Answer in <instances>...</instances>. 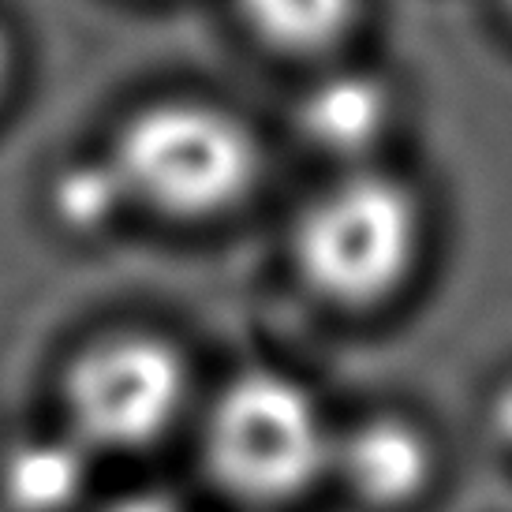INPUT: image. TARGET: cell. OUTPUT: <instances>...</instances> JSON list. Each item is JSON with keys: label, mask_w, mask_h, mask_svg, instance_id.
Listing matches in <instances>:
<instances>
[{"label": "cell", "mask_w": 512, "mask_h": 512, "mask_svg": "<svg viewBox=\"0 0 512 512\" xmlns=\"http://www.w3.org/2000/svg\"><path fill=\"white\" fill-rule=\"evenodd\" d=\"M423 255V210L397 176L356 169L329 184L296 228V262L318 296L370 307L404 288Z\"/></svg>", "instance_id": "cell-1"}, {"label": "cell", "mask_w": 512, "mask_h": 512, "mask_svg": "<svg viewBox=\"0 0 512 512\" xmlns=\"http://www.w3.org/2000/svg\"><path fill=\"white\" fill-rule=\"evenodd\" d=\"M206 464L243 501H288L333 468V438L314 397L285 374H243L206 423Z\"/></svg>", "instance_id": "cell-2"}, {"label": "cell", "mask_w": 512, "mask_h": 512, "mask_svg": "<svg viewBox=\"0 0 512 512\" xmlns=\"http://www.w3.org/2000/svg\"><path fill=\"white\" fill-rule=\"evenodd\" d=\"M113 165L128 195L161 214L210 217L240 202L258 180V146L221 109L172 101L131 120Z\"/></svg>", "instance_id": "cell-3"}, {"label": "cell", "mask_w": 512, "mask_h": 512, "mask_svg": "<svg viewBox=\"0 0 512 512\" xmlns=\"http://www.w3.org/2000/svg\"><path fill=\"white\" fill-rule=\"evenodd\" d=\"M187 400L184 359L154 337H109L75 359L64 382L72 438L86 449H143L165 438Z\"/></svg>", "instance_id": "cell-4"}, {"label": "cell", "mask_w": 512, "mask_h": 512, "mask_svg": "<svg viewBox=\"0 0 512 512\" xmlns=\"http://www.w3.org/2000/svg\"><path fill=\"white\" fill-rule=\"evenodd\" d=\"M333 471L367 505L397 509L430 479L427 438L400 419H370L344 441H333Z\"/></svg>", "instance_id": "cell-5"}, {"label": "cell", "mask_w": 512, "mask_h": 512, "mask_svg": "<svg viewBox=\"0 0 512 512\" xmlns=\"http://www.w3.org/2000/svg\"><path fill=\"white\" fill-rule=\"evenodd\" d=\"M393 90L370 72H333L299 105L303 139L329 157L359 161L393 128Z\"/></svg>", "instance_id": "cell-6"}, {"label": "cell", "mask_w": 512, "mask_h": 512, "mask_svg": "<svg viewBox=\"0 0 512 512\" xmlns=\"http://www.w3.org/2000/svg\"><path fill=\"white\" fill-rule=\"evenodd\" d=\"M90 479L79 438H30L8 449L0 464V498L12 512H68Z\"/></svg>", "instance_id": "cell-7"}, {"label": "cell", "mask_w": 512, "mask_h": 512, "mask_svg": "<svg viewBox=\"0 0 512 512\" xmlns=\"http://www.w3.org/2000/svg\"><path fill=\"white\" fill-rule=\"evenodd\" d=\"M247 27L285 53H326L359 19V0H236Z\"/></svg>", "instance_id": "cell-8"}, {"label": "cell", "mask_w": 512, "mask_h": 512, "mask_svg": "<svg viewBox=\"0 0 512 512\" xmlns=\"http://www.w3.org/2000/svg\"><path fill=\"white\" fill-rule=\"evenodd\" d=\"M124 180L113 161H83L57 176L53 184V206L57 217L72 228H98L116 214L124 202Z\"/></svg>", "instance_id": "cell-9"}, {"label": "cell", "mask_w": 512, "mask_h": 512, "mask_svg": "<svg viewBox=\"0 0 512 512\" xmlns=\"http://www.w3.org/2000/svg\"><path fill=\"white\" fill-rule=\"evenodd\" d=\"M101 512H180V505H176L172 498H165V494H150V490H143V494H128V498L105 505Z\"/></svg>", "instance_id": "cell-10"}, {"label": "cell", "mask_w": 512, "mask_h": 512, "mask_svg": "<svg viewBox=\"0 0 512 512\" xmlns=\"http://www.w3.org/2000/svg\"><path fill=\"white\" fill-rule=\"evenodd\" d=\"M494 430H498L501 441L512 449V385L494 400Z\"/></svg>", "instance_id": "cell-11"}, {"label": "cell", "mask_w": 512, "mask_h": 512, "mask_svg": "<svg viewBox=\"0 0 512 512\" xmlns=\"http://www.w3.org/2000/svg\"><path fill=\"white\" fill-rule=\"evenodd\" d=\"M0 75H4V42H0Z\"/></svg>", "instance_id": "cell-12"}, {"label": "cell", "mask_w": 512, "mask_h": 512, "mask_svg": "<svg viewBox=\"0 0 512 512\" xmlns=\"http://www.w3.org/2000/svg\"><path fill=\"white\" fill-rule=\"evenodd\" d=\"M505 4H509V12H512V0H505Z\"/></svg>", "instance_id": "cell-13"}]
</instances>
